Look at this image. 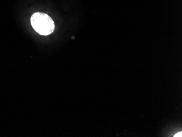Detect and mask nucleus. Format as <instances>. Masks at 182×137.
<instances>
[{"label":"nucleus","mask_w":182,"mask_h":137,"mask_svg":"<svg viewBox=\"0 0 182 137\" xmlns=\"http://www.w3.org/2000/svg\"><path fill=\"white\" fill-rule=\"evenodd\" d=\"M31 23L35 31L43 36L51 34L55 29L53 19L43 13L37 12L33 14L31 18Z\"/></svg>","instance_id":"1"},{"label":"nucleus","mask_w":182,"mask_h":137,"mask_svg":"<svg viewBox=\"0 0 182 137\" xmlns=\"http://www.w3.org/2000/svg\"><path fill=\"white\" fill-rule=\"evenodd\" d=\"M174 137H182V132H180L179 133H177L176 134H175V136H174Z\"/></svg>","instance_id":"2"}]
</instances>
